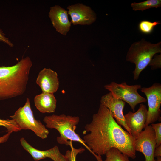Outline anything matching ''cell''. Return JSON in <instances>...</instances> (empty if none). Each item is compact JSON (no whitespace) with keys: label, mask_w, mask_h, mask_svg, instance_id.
<instances>
[{"label":"cell","mask_w":161,"mask_h":161,"mask_svg":"<svg viewBox=\"0 0 161 161\" xmlns=\"http://www.w3.org/2000/svg\"><path fill=\"white\" fill-rule=\"evenodd\" d=\"M84 128L83 139L97 159L112 148L117 149L133 159L136 157L135 139L121 127L109 110L101 104L91 121Z\"/></svg>","instance_id":"6da1fadb"},{"label":"cell","mask_w":161,"mask_h":161,"mask_svg":"<svg viewBox=\"0 0 161 161\" xmlns=\"http://www.w3.org/2000/svg\"><path fill=\"white\" fill-rule=\"evenodd\" d=\"M32 65L30 58L27 56L13 66L0 67V100L25 92Z\"/></svg>","instance_id":"7a4b0ae2"},{"label":"cell","mask_w":161,"mask_h":161,"mask_svg":"<svg viewBox=\"0 0 161 161\" xmlns=\"http://www.w3.org/2000/svg\"><path fill=\"white\" fill-rule=\"evenodd\" d=\"M43 121L46 124V127L55 129L59 132L60 136L56 138L59 144L67 145L69 141L77 142L89 150L83 140L75 131L80 121L79 117L64 114H53L45 117Z\"/></svg>","instance_id":"3957f363"},{"label":"cell","mask_w":161,"mask_h":161,"mask_svg":"<svg viewBox=\"0 0 161 161\" xmlns=\"http://www.w3.org/2000/svg\"><path fill=\"white\" fill-rule=\"evenodd\" d=\"M161 53V41L153 44L142 38L131 45L127 53L126 60L135 64L133 72L134 80L138 79L140 73L148 66L153 57Z\"/></svg>","instance_id":"277c9868"},{"label":"cell","mask_w":161,"mask_h":161,"mask_svg":"<svg viewBox=\"0 0 161 161\" xmlns=\"http://www.w3.org/2000/svg\"><path fill=\"white\" fill-rule=\"evenodd\" d=\"M10 117L15 121L21 130H31L42 139L47 137L49 130L39 120L35 118L29 98H26L24 105L20 107Z\"/></svg>","instance_id":"5b68a950"},{"label":"cell","mask_w":161,"mask_h":161,"mask_svg":"<svg viewBox=\"0 0 161 161\" xmlns=\"http://www.w3.org/2000/svg\"><path fill=\"white\" fill-rule=\"evenodd\" d=\"M104 88L111 92L115 98L121 99L127 103L134 112L137 104L147 101V99L138 92V89L142 88L140 84L129 85L125 82L118 84L112 81L109 84L105 85Z\"/></svg>","instance_id":"8992f818"},{"label":"cell","mask_w":161,"mask_h":161,"mask_svg":"<svg viewBox=\"0 0 161 161\" xmlns=\"http://www.w3.org/2000/svg\"><path fill=\"white\" fill-rule=\"evenodd\" d=\"M140 91L146 97L148 107L145 127L160 118L161 85L155 83L150 87L141 88Z\"/></svg>","instance_id":"52a82bcc"},{"label":"cell","mask_w":161,"mask_h":161,"mask_svg":"<svg viewBox=\"0 0 161 161\" xmlns=\"http://www.w3.org/2000/svg\"><path fill=\"white\" fill-rule=\"evenodd\" d=\"M144 129L135 138V150L144 155L145 161H156L154 156L156 145L154 131L151 125L145 126Z\"/></svg>","instance_id":"ba28073f"},{"label":"cell","mask_w":161,"mask_h":161,"mask_svg":"<svg viewBox=\"0 0 161 161\" xmlns=\"http://www.w3.org/2000/svg\"><path fill=\"white\" fill-rule=\"evenodd\" d=\"M100 102V104L109 110L117 123L122 126L131 135L130 131L126 123L123 113L125 102L121 99L114 97L110 92L101 97Z\"/></svg>","instance_id":"9c48e42d"},{"label":"cell","mask_w":161,"mask_h":161,"mask_svg":"<svg viewBox=\"0 0 161 161\" xmlns=\"http://www.w3.org/2000/svg\"><path fill=\"white\" fill-rule=\"evenodd\" d=\"M147 113L146 106L141 104L136 112H132L130 111L124 115L126 123L130 131L131 135L134 139L145 128Z\"/></svg>","instance_id":"30bf717a"},{"label":"cell","mask_w":161,"mask_h":161,"mask_svg":"<svg viewBox=\"0 0 161 161\" xmlns=\"http://www.w3.org/2000/svg\"><path fill=\"white\" fill-rule=\"evenodd\" d=\"M67 9L74 25H89L96 20V14L89 6L78 3L69 6Z\"/></svg>","instance_id":"8fae6325"},{"label":"cell","mask_w":161,"mask_h":161,"mask_svg":"<svg viewBox=\"0 0 161 161\" xmlns=\"http://www.w3.org/2000/svg\"><path fill=\"white\" fill-rule=\"evenodd\" d=\"M20 141L24 149L30 154L35 161L46 158H50L53 161H68L65 155L61 153L57 146L48 150L42 151L33 147L23 137L20 139Z\"/></svg>","instance_id":"7c38bea8"},{"label":"cell","mask_w":161,"mask_h":161,"mask_svg":"<svg viewBox=\"0 0 161 161\" xmlns=\"http://www.w3.org/2000/svg\"><path fill=\"white\" fill-rule=\"evenodd\" d=\"M36 82L43 92L54 94L57 91L59 86L57 73L50 68H44L41 70Z\"/></svg>","instance_id":"4fadbf2b"},{"label":"cell","mask_w":161,"mask_h":161,"mask_svg":"<svg viewBox=\"0 0 161 161\" xmlns=\"http://www.w3.org/2000/svg\"><path fill=\"white\" fill-rule=\"evenodd\" d=\"M49 16L56 31L66 35L71 26V23L68 18L67 12L60 6L55 5L50 8Z\"/></svg>","instance_id":"5bb4252c"},{"label":"cell","mask_w":161,"mask_h":161,"mask_svg":"<svg viewBox=\"0 0 161 161\" xmlns=\"http://www.w3.org/2000/svg\"><path fill=\"white\" fill-rule=\"evenodd\" d=\"M36 109L42 113L54 112L56 107L57 100L54 94L42 92L34 98Z\"/></svg>","instance_id":"9a60e30c"},{"label":"cell","mask_w":161,"mask_h":161,"mask_svg":"<svg viewBox=\"0 0 161 161\" xmlns=\"http://www.w3.org/2000/svg\"><path fill=\"white\" fill-rule=\"evenodd\" d=\"M132 10L135 11L144 10L152 8H157L161 7V0H147L143 2L131 3Z\"/></svg>","instance_id":"2e32d148"},{"label":"cell","mask_w":161,"mask_h":161,"mask_svg":"<svg viewBox=\"0 0 161 161\" xmlns=\"http://www.w3.org/2000/svg\"><path fill=\"white\" fill-rule=\"evenodd\" d=\"M106 158L101 161H129V157L115 148H111L106 154Z\"/></svg>","instance_id":"e0dca14e"},{"label":"cell","mask_w":161,"mask_h":161,"mask_svg":"<svg viewBox=\"0 0 161 161\" xmlns=\"http://www.w3.org/2000/svg\"><path fill=\"white\" fill-rule=\"evenodd\" d=\"M160 24V21L151 22L143 20L139 23L138 29L141 33L145 34H150L152 32L155 27Z\"/></svg>","instance_id":"ac0fdd59"},{"label":"cell","mask_w":161,"mask_h":161,"mask_svg":"<svg viewBox=\"0 0 161 161\" xmlns=\"http://www.w3.org/2000/svg\"><path fill=\"white\" fill-rule=\"evenodd\" d=\"M0 126L4 127L7 132H16L21 130L13 119L4 120L0 119Z\"/></svg>","instance_id":"d6986e66"},{"label":"cell","mask_w":161,"mask_h":161,"mask_svg":"<svg viewBox=\"0 0 161 161\" xmlns=\"http://www.w3.org/2000/svg\"><path fill=\"white\" fill-rule=\"evenodd\" d=\"M68 145L69 146L71 150L66 151L65 155L68 159V161H76V156L79 154L83 152L85 149L82 147L79 148H75L74 147L72 143V141H70Z\"/></svg>","instance_id":"ffe728a7"},{"label":"cell","mask_w":161,"mask_h":161,"mask_svg":"<svg viewBox=\"0 0 161 161\" xmlns=\"http://www.w3.org/2000/svg\"><path fill=\"white\" fill-rule=\"evenodd\" d=\"M151 125L154 131L157 147L161 144V123H152Z\"/></svg>","instance_id":"44dd1931"},{"label":"cell","mask_w":161,"mask_h":161,"mask_svg":"<svg viewBox=\"0 0 161 161\" xmlns=\"http://www.w3.org/2000/svg\"><path fill=\"white\" fill-rule=\"evenodd\" d=\"M152 58L148 66H151V69H156L161 67V54L155 55Z\"/></svg>","instance_id":"7402d4cb"},{"label":"cell","mask_w":161,"mask_h":161,"mask_svg":"<svg viewBox=\"0 0 161 161\" xmlns=\"http://www.w3.org/2000/svg\"><path fill=\"white\" fill-rule=\"evenodd\" d=\"M0 42H3L7 44L10 47L13 46V44L9 40V39L5 36V35L0 29Z\"/></svg>","instance_id":"603a6c76"},{"label":"cell","mask_w":161,"mask_h":161,"mask_svg":"<svg viewBox=\"0 0 161 161\" xmlns=\"http://www.w3.org/2000/svg\"><path fill=\"white\" fill-rule=\"evenodd\" d=\"M154 157H161V144L156 147L154 153Z\"/></svg>","instance_id":"cb8c5ba5"},{"label":"cell","mask_w":161,"mask_h":161,"mask_svg":"<svg viewBox=\"0 0 161 161\" xmlns=\"http://www.w3.org/2000/svg\"><path fill=\"white\" fill-rule=\"evenodd\" d=\"M12 133L11 132L8 133L3 136L0 137V143L6 142L8 139L10 135Z\"/></svg>","instance_id":"d4e9b609"},{"label":"cell","mask_w":161,"mask_h":161,"mask_svg":"<svg viewBox=\"0 0 161 161\" xmlns=\"http://www.w3.org/2000/svg\"><path fill=\"white\" fill-rule=\"evenodd\" d=\"M156 161H161V157H157V160Z\"/></svg>","instance_id":"484cf974"},{"label":"cell","mask_w":161,"mask_h":161,"mask_svg":"<svg viewBox=\"0 0 161 161\" xmlns=\"http://www.w3.org/2000/svg\"><path fill=\"white\" fill-rule=\"evenodd\" d=\"M46 161V160H44V161Z\"/></svg>","instance_id":"4316f807"}]
</instances>
